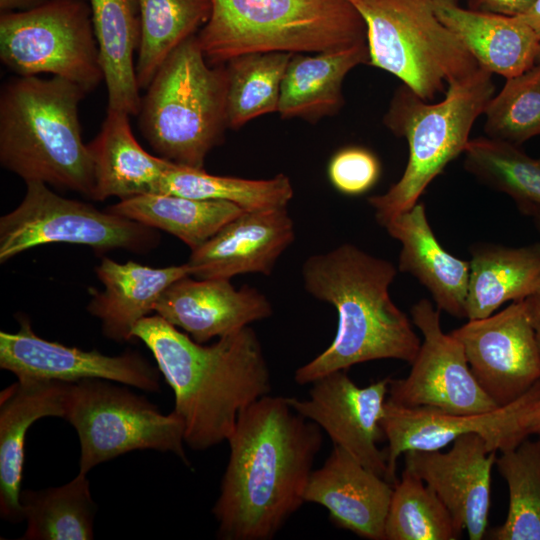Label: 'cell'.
Returning a JSON list of instances; mask_svg holds the SVG:
<instances>
[{
    "label": "cell",
    "instance_id": "1",
    "mask_svg": "<svg viewBox=\"0 0 540 540\" xmlns=\"http://www.w3.org/2000/svg\"><path fill=\"white\" fill-rule=\"evenodd\" d=\"M212 508L221 540H269L296 512L322 444L321 428L285 397L266 395L243 409Z\"/></svg>",
    "mask_w": 540,
    "mask_h": 540
},
{
    "label": "cell",
    "instance_id": "2",
    "mask_svg": "<svg viewBox=\"0 0 540 540\" xmlns=\"http://www.w3.org/2000/svg\"><path fill=\"white\" fill-rule=\"evenodd\" d=\"M132 336L150 350L171 387L173 411L192 450L227 441L239 413L271 392L270 369L250 326L204 345L154 315L140 320Z\"/></svg>",
    "mask_w": 540,
    "mask_h": 540
},
{
    "label": "cell",
    "instance_id": "3",
    "mask_svg": "<svg viewBox=\"0 0 540 540\" xmlns=\"http://www.w3.org/2000/svg\"><path fill=\"white\" fill-rule=\"evenodd\" d=\"M304 288L335 307L336 335L331 344L294 374L299 385L372 360L412 363L421 341L406 314L389 294L397 269L388 260L344 243L309 256L302 265Z\"/></svg>",
    "mask_w": 540,
    "mask_h": 540
},
{
    "label": "cell",
    "instance_id": "4",
    "mask_svg": "<svg viewBox=\"0 0 540 540\" xmlns=\"http://www.w3.org/2000/svg\"><path fill=\"white\" fill-rule=\"evenodd\" d=\"M85 94L57 76H16L6 82L0 94L1 166L25 183L92 198L93 162L79 121Z\"/></svg>",
    "mask_w": 540,
    "mask_h": 540
},
{
    "label": "cell",
    "instance_id": "5",
    "mask_svg": "<svg viewBox=\"0 0 540 540\" xmlns=\"http://www.w3.org/2000/svg\"><path fill=\"white\" fill-rule=\"evenodd\" d=\"M197 39L207 62L221 65L249 53L350 48L367 33L350 0H212Z\"/></svg>",
    "mask_w": 540,
    "mask_h": 540
},
{
    "label": "cell",
    "instance_id": "6",
    "mask_svg": "<svg viewBox=\"0 0 540 540\" xmlns=\"http://www.w3.org/2000/svg\"><path fill=\"white\" fill-rule=\"evenodd\" d=\"M492 75L479 67L450 83L436 103L404 84L397 88L383 121L393 134L407 140L409 156L399 180L383 194L368 198L381 226L417 204L435 177L464 153L476 119L494 96Z\"/></svg>",
    "mask_w": 540,
    "mask_h": 540
},
{
    "label": "cell",
    "instance_id": "7",
    "mask_svg": "<svg viewBox=\"0 0 540 540\" xmlns=\"http://www.w3.org/2000/svg\"><path fill=\"white\" fill-rule=\"evenodd\" d=\"M146 89L137 116L149 145L174 164L204 169L228 128L225 64H209L194 35L172 51Z\"/></svg>",
    "mask_w": 540,
    "mask_h": 540
},
{
    "label": "cell",
    "instance_id": "8",
    "mask_svg": "<svg viewBox=\"0 0 540 540\" xmlns=\"http://www.w3.org/2000/svg\"><path fill=\"white\" fill-rule=\"evenodd\" d=\"M366 25L370 65L432 101L480 66L435 13L434 0H350Z\"/></svg>",
    "mask_w": 540,
    "mask_h": 540
},
{
    "label": "cell",
    "instance_id": "9",
    "mask_svg": "<svg viewBox=\"0 0 540 540\" xmlns=\"http://www.w3.org/2000/svg\"><path fill=\"white\" fill-rule=\"evenodd\" d=\"M80 442L79 472L134 450L171 452L187 465L184 423L172 411L162 414L145 397L117 382L85 379L69 383L63 417Z\"/></svg>",
    "mask_w": 540,
    "mask_h": 540
},
{
    "label": "cell",
    "instance_id": "10",
    "mask_svg": "<svg viewBox=\"0 0 540 540\" xmlns=\"http://www.w3.org/2000/svg\"><path fill=\"white\" fill-rule=\"evenodd\" d=\"M0 60L17 76L47 73L86 93L104 81L91 11L84 0H53L1 12Z\"/></svg>",
    "mask_w": 540,
    "mask_h": 540
},
{
    "label": "cell",
    "instance_id": "11",
    "mask_svg": "<svg viewBox=\"0 0 540 540\" xmlns=\"http://www.w3.org/2000/svg\"><path fill=\"white\" fill-rule=\"evenodd\" d=\"M156 229L89 203L62 197L42 182H27L21 203L0 218V262L49 243H69L104 253H147L159 242Z\"/></svg>",
    "mask_w": 540,
    "mask_h": 540
},
{
    "label": "cell",
    "instance_id": "12",
    "mask_svg": "<svg viewBox=\"0 0 540 540\" xmlns=\"http://www.w3.org/2000/svg\"><path fill=\"white\" fill-rule=\"evenodd\" d=\"M540 400V381L516 401L477 414H451L427 407H404L388 400L380 425L388 446L387 481L397 483L398 458L409 450H441L462 435L482 436L491 451L516 447L529 437L531 415Z\"/></svg>",
    "mask_w": 540,
    "mask_h": 540
},
{
    "label": "cell",
    "instance_id": "13",
    "mask_svg": "<svg viewBox=\"0 0 540 540\" xmlns=\"http://www.w3.org/2000/svg\"><path fill=\"white\" fill-rule=\"evenodd\" d=\"M411 318L423 341L408 376L389 379L387 400L460 415L498 408L472 374L461 343L442 331L440 310L421 299L412 306Z\"/></svg>",
    "mask_w": 540,
    "mask_h": 540
},
{
    "label": "cell",
    "instance_id": "14",
    "mask_svg": "<svg viewBox=\"0 0 540 540\" xmlns=\"http://www.w3.org/2000/svg\"><path fill=\"white\" fill-rule=\"evenodd\" d=\"M451 334L461 343L478 384L498 407L516 401L540 381V349L525 299L468 320Z\"/></svg>",
    "mask_w": 540,
    "mask_h": 540
},
{
    "label": "cell",
    "instance_id": "15",
    "mask_svg": "<svg viewBox=\"0 0 540 540\" xmlns=\"http://www.w3.org/2000/svg\"><path fill=\"white\" fill-rule=\"evenodd\" d=\"M14 333L0 332V368L17 378L74 383L104 379L146 392L160 390V371L136 351L108 356L97 350L65 346L38 336L27 317Z\"/></svg>",
    "mask_w": 540,
    "mask_h": 540
},
{
    "label": "cell",
    "instance_id": "16",
    "mask_svg": "<svg viewBox=\"0 0 540 540\" xmlns=\"http://www.w3.org/2000/svg\"><path fill=\"white\" fill-rule=\"evenodd\" d=\"M389 379L359 387L339 370L313 381L307 399L285 398L295 412L324 429L334 445L386 480V452L377 443L385 439L380 422Z\"/></svg>",
    "mask_w": 540,
    "mask_h": 540
},
{
    "label": "cell",
    "instance_id": "17",
    "mask_svg": "<svg viewBox=\"0 0 540 540\" xmlns=\"http://www.w3.org/2000/svg\"><path fill=\"white\" fill-rule=\"evenodd\" d=\"M405 469L421 478L439 497L458 529L470 540L486 534L490 509L491 472L497 452L475 433L460 436L447 452L409 450Z\"/></svg>",
    "mask_w": 540,
    "mask_h": 540
},
{
    "label": "cell",
    "instance_id": "18",
    "mask_svg": "<svg viewBox=\"0 0 540 540\" xmlns=\"http://www.w3.org/2000/svg\"><path fill=\"white\" fill-rule=\"evenodd\" d=\"M295 236L287 207L244 211L192 250L186 263L191 276L201 279L230 280L247 273L269 276Z\"/></svg>",
    "mask_w": 540,
    "mask_h": 540
},
{
    "label": "cell",
    "instance_id": "19",
    "mask_svg": "<svg viewBox=\"0 0 540 540\" xmlns=\"http://www.w3.org/2000/svg\"><path fill=\"white\" fill-rule=\"evenodd\" d=\"M154 311L204 344L269 318L273 307L255 287L236 289L229 279H193L189 275L163 292Z\"/></svg>",
    "mask_w": 540,
    "mask_h": 540
},
{
    "label": "cell",
    "instance_id": "20",
    "mask_svg": "<svg viewBox=\"0 0 540 540\" xmlns=\"http://www.w3.org/2000/svg\"><path fill=\"white\" fill-rule=\"evenodd\" d=\"M393 485L334 445L324 464L313 470L305 502L325 507L331 521L369 540H384Z\"/></svg>",
    "mask_w": 540,
    "mask_h": 540
},
{
    "label": "cell",
    "instance_id": "21",
    "mask_svg": "<svg viewBox=\"0 0 540 540\" xmlns=\"http://www.w3.org/2000/svg\"><path fill=\"white\" fill-rule=\"evenodd\" d=\"M68 384L17 378L0 393V515L6 521L24 520L19 498L27 431L38 419L64 417Z\"/></svg>",
    "mask_w": 540,
    "mask_h": 540
},
{
    "label": "cell",
    "instance_id": "22",
    "mask_svg": "<svg viewBox=\"0 0 540 540\" xmlns=\"http://www.w3.org/2000/svg\"><path fill=\"white\" fill-rule=\"evenodd\" d=\"M95 272L104 290L89 288L87 311L100 320L105 337L117 342L133 339L134 327L154 311L163 292L191 275L187 263L155 268L135 261L118 263L108 257Z\"/></svg>",
    "mask_w": 540,
    "mask_h": 540
},
{
    "label": "cell",
    "instance_id": "23",
    "mask_svg": "<svg viewBox=\"0 0 540 540\" xmlns=\"http://www.w3.org/2000/svg\"><path fill=\"white\" fill-rule=\"evenodd\" d=\"M382 226L402 245L399 270L413 275L427 288L438 310L466 318L469 261L453 256L438 242L425 205L417 203Z\"/></svg>",
    "mask_w": 540,
    "mask_h": 540
},
{
    "label": "cell",
    "instance_id": "24",
    "mask_svg": "<svg viewBox=\"0 0 540 540\" xmlns=\"http://www.w3.org/2000/svg\"><path fill=\"white\" fill-rule=\"evenodd\" d=\"M435 13L478 65L511 78L536 64L540 41L518 17L466 9L457 0H434Z\"/></svg>",
    "mask_w": 540,
    "mask_h": 540
},
{
    "label": "cell",
    "instance_id": "25",
    "mask_svg": "<svg viewBox=\"0 0 540 540\" xmlns=\"http://www.w3.org/2000/svg\"><path fill=\"white\" fill-rule=\"evenodd\" d=\"M130 116L107 108L99 133L87 144L94 169L93 200L158 194L173 164L150 154L139 144L130 126Z\"/></svg>",
    "mask_w": 540,
    "mask_h": 540
},
{
    "label": "cell",
    "instance_id": "26",
    "mask_svg": "<svg viewBox=\"0 0 540 540\" xmlns=\"http://www.w3.org/2000/svg\"><path fill=\"white\" fill-rule=\"evenodd\" d=\"M369 63L367 43L350 48L293 54L281 84L277 112L284 119L310 122L337 113L343 105V81L356 66Z\"/></svg>",
    "mask_w": 540,
    "mask_h": 540
},
{
    "label": "cell",
    "instance_id": "27",
    "mask_svg": "<svg viewBox=\"0 0 540 540\" xmlns=\"http://www.w3.org/2000/svg\"><path fill=\"white\" fill-rule=\"evenodd\" d=\"M107 88V108L137 116L140 87L134 54L141 36L138 0H87Z\"/></svg>",
    "mask_w": 540,
    "mask_h": 540
},
{
    "label": "cell",
    "instance_id": "28",
    "mask_svg": "<svg viewBox=\"0 0 540 540\" xmlns=\"http://www.w3.org/2000/svg\"><path fill=\"white\" fill-rule=\"evenodd\" d=\"M466 318L492 315L508 301L540 288V243L522 247L478 244L471 248Z\"/></svg>",
    "mask_w": 540,
    "mask_h": 540
},
{
    "label": "cell",
    "instance_id": "29",
    "mask_svg": "<svg viewBox=\"0 0 540 540\" xmlns=\"http://www.w3.org/2000/svg\"><path fill=\"white\" fill-rule=\"evenodd\" d=\"M107 211L165 231L191 251L213 237L244 209L227 201L201 200L174 194H143L119 200Z\"/></svg>",
    "mask_w": 540,
    "mask_h": 540
},
{
    "label": "cell",
    "instance_id": "30",
    "mask_svg": "<svg viewBox=\"0 0 540 540\" xmlns=\"http://www.w3.org/2000/svg\"><path fill=\"white\" fill-rule=\"evenodd\" d=\"M20 504L27 527L21 540H91L96 504L87 474L42 490H22Z\"/></svg>",
    "mask_w": 540,
    "mask_h": 540
},
{
    "label": "cell",
    "instance_id": "31",
    "mask_svg": "<svg viewBox=\"0 0 540 540\" xmlns=\"http://www.w3.org/2000/svg\"><path fill=\"white\" fill-rule=\"evenodd\" d=\"M138 1L141 36L136 75L139 87L146 89L172 51L209 20L212 0Z\"/></svg>",
    "mask_w": 540,
    "mask_h": 540
},
{
    "label": "cell",
    "instance_id": "32",
    "mask_svg": "<svg viewBox=\"0 0 540 540\" xmlns=\"http://www.w3.org/2000/svg\"><path fill=\"white\" fill-rule=\"evenodd\" d=\"M158 194L231 202L246 211L287 207L294 190L285 174L270 179H244L213 175L205 169L172 164Z\"/></svg>",
    "mask_w": 540,
    "mask_h": 540
},
{
    "label": "cell",
    "instance_id": "33",
    "mask_svg": "<svg viewBox=\"0 0 540 540\" xmlns=\"http://www.w3.org/2000/svg\"><path fill=\"white\" fill-rule=\"evenodd\" d=\"M292 55L249 53L225 63L228 128L237 130L252 119L277 112L281 84Z\"/></svg>",
    "mask_w": 540,
    "mask_h": 540
},
{
    "label": "cell",
    "instance_id": "34",
    "mask_svg": "<svg viewBox=\"0 0 540 540\" xmlns=\"http://www.w3.org/2000/svg\"><path fill=\"white\" fill-rule=\"evenodd\" d=\"M496 466L507 483L508 513L504 523L491 530L495 540H540V438H525L500 452Z\"/></svg>",
    "mask_w": 540,
    "mask_h": 540
},
{
    "label": "cell",
    "instance_id": "35",
    "mask_svg": "<svg viewBox=\"0 0 540 540\" xmlns=\"http://www.w3.org/2000/svg\"><path fill=\"white\" fill-rule=\"evenodd\" d=\"M463 154L465 169L481 183L509 195L518 207L540 206V158L488 136L470 139Z\"/></svg>",
    "mask_w": 540,
    "mask_h": 540
},
{
    "label": "cell",
    "instance_id": "36",
    "mask_svg": "<svg viewBox=\"0 0 540 540\" xmlns=\"http://www.w3.org/2000/svg\"><path fill=\"white\" fill-rule=\"evenodd\" d=\"M461 533L437 494L404 468L393 486L384 540H455Z\"/></svg>",
    "mask_w": 540,
    "mask_h": 540
},
{
    "label": "cell",
    "instance_id": "37",
    "mask_svg": "<svg viewBox=\"0 0 540 540\" xmlns=\"http://www.w3.org/2000/svg\"><path fill=\"white\" fill-rule=\"evenodd\" d=\"M484 115V131L490 138L520 146L540 136V63L507 78Z\"/></svg>",
    "mask_w": 540,
    "mask_h": 540
},
{
    "label": "cell",
    "instance_id": "38",
    "mask_svg": "<svg viewBox=\"0 0 540 540\" xmlns=\"http://www.w3.org/2000/svg\"><path fill=\"white\" fill-rule=\"evenodd\" d=\"M328 178L340 193L349 196L361 195L378 181L381 166L370 150L350 146L337 151L328 164Z\"/></svg>",
    "mask_w": 540,
    "mask_h": 540
},
{
    "label": "cell",
    "instance_id": "39",
    "mask_svg": "<svg viewBox=\"0 0 540 540\" xmlns=\"http://www.w3.org/2000/svg\"><path fill=\"white\" fill-rule=\"evenodd\" d=\"M535 0H469L471 9L517 17L525 13Z\"/></svg>",
    "mask_w": 540,
    "mask_h": 540
},
{
    "label": "cell",
    "instance_id": "40",
    "mask_svg": "<svg viewBox=\"0 0 540 540\" xmlns=\"http://www.w3.org/2000/svg\"><path fill=\"white\" fill-rule=\"evenodd\" d=\"M530 320L540 349V288L525 299Z\"/></svg>",
    "mask_w": 540,
    "mask_h": 540
},
{
    "label": "cell",
    "instance_id": "41",
    "mask_svg": "<svg viewBox=\"0 0 540 540\" xmlns=\"http://www.w3.org/2000/svg\"><path fill=\"white\" fill-rule=\"evenodd\" d=\"M517 17L533 31L540 41V0H535L525 13Z\"/></svg>",
    "mask_w": 540,
    "mask_h": 540
},
{
    "label": "cell",
    "instance_id": "42",
    "mask_svg": "<svg viewBox=\"0 0 540 540\" xmlns=\"http://www.w3.org/2000/svg\"><path fill=\"white\" fill-rule=\"evenodd\" d=\"M53 0H0V11H21L34 8Z\"/></svg>",
    "mask_w": 540,
    "mask_h": 540
},
{
    "label": "cell",
    "instance_id": "43",
    "mask_svg": "<svg viewBox=\"0 0 540 540\" xmlns=\"http://www.w3.org/2000/svg\"><path fill=\"white\" fill-rule=\"evenodd\" d=\"M518 208L523 214L528 215L532 219L537 231L540 234V206L523 205L519 206Z\"/></svg>",
    "mask_w": 540,
    "mask_h": 540
},
{
    "label": "cell",
    "instance_id": "44",
    "mask_svg": "<svg viewBox=\"0 0 540 540\" xmlns=\"http://www.w3.org/2000/svg\"><path fill=\"white\" fill-rule=\"evenodd\" d=\"M528 432L529 435H540V400L531 415Z\"/></svg>",
    "mask_w": 540,
    "mask_h": 540
},
{
    "label": "cell",
    "instance_id": "45",
    "mask_svg": "<svg viewBox=\"0 0 540 540\" xmlns=\"http://www.w3.org/2000/svg\"><path fill=\"white\" fill-rule=\"evenodd\" d=\"M536 63H540V47H539Z\"/></svg>",
    "mask_w": 540,
    "mask_h": 540
},
{
    "label": "cell",
    "instance_id": "46",
    "mask_svg": "<svg viewBox=\"0 0 540 540\" xmlns=\"http://www.w3.org/2000/svg\"><path fill=\"white\" fill-rule=\"evenodd\" d=\"M539 438H540V435H539Z\"/></svg>",
    "mask_w": 540,
    "mask_h": 540
}]
</instances>
